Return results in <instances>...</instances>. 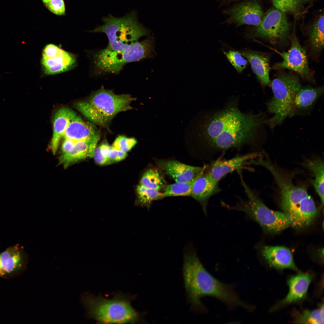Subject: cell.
<instances>
[{
    "label": "cell",
    "mask_w": 324,
    "mask_h": 324,
    "mask_svg": "<svg viewBox=\"0 0 324 324\" xmlns=\"http://www.w3.org/2000/svg\"><path fill=\"white\" fill-rule=\"evenodd\" d=\"M200 176L189 182L166 184L161 192V199L171 196H190L194 184Z\"/></svg>",
    "instance_id": "83f0119b"
},
{
    "label": "cell",
    "mask_w": 324,
    "mask_h": 324,
    "mask_svg": "<svg viewBox=\"0 0 324 324\" xmlns=\"http://www.w3.org/2000/svg\"><path fill=\"white\" fill-rule=\"evenodd\" d=\"M50 0H42V1H43V2H44V4H46V3H47V2H49V1H50Z\"/></svg>",
    "instance_id": "8d00e7d4"
},
{
    "label": "cell",
    "mask_w": 324,
    "mask_h": 324,
    "mask_svg": "<svg viewBox=\"0 0 324 324\" xmlns=\"http://www.w3.org/2000/svg\"><path fill=\"white\" fill-rule=\"evenodd\" d=\"M76 142L70 139L64 138L62 146L61 154H66L70 151L74 146Z\"/></svg>",
    "instance_id": "d590c367"
},
{
    "label": "cell",
    "mask_w": 324,
    "mask_h": 324,
    "mask_svg": "<svg viewBox=\"0 0 324 324\" xmlns=\"http://www.w3.org/2000/svg\"><path fill=\"white\" fill-rule=\"evenodd\" d=\"M263 256L272 267L278 269L290 268L297 271L292 253L283 246H266L261 249Z\"/></svg>",
    "instance_id": "ac0fdd59"
},
{
    "label": "cell",
    "mask_w": 324,
    "mask_h": 324,
    "mask_svg": "<svg viewBox=\"0 0 324 324\" xmlns=\"http://www.w3.org/2000/svg\"><path fill=\"white\" fill-rule=\"evenodd\" d=\"M227 12L228 17L226 22L238 26L246 24L257 26L260 23L263 16L260 5L254 2L240 4Z\"/></svg>",
    "instance_id": "5bb4252c"
},
{
    "label": "cell",
    "mask_w": 324,
    "mask_h": 324,
    "mask_svg": "<svg viewBox=\"0 0 324 324\" xmlns=\"http://www.w3.org/2000/svg\"><path fill=\"white\" fill-rule=\"evenodd\" d=\"M290 47L287 52H280L269 47L283 58L282 61L275 64L271 69L274 70H290L297 73L302 79L314 82V79L308 65L305 48L301 45L295 34L290 36Z\"/></svg>",
    "instance_id": "30bf717a"
},
{
    "label": "cell",
    "mask_w": 324,
    "mask_h": 324,
    "mask_svg": "<svg viewBox=\"0 0 324 324\" xmlns=\"http://www.w3.org/2000/svg\"><path fill=\"white\" fill-rule=\"evenodd\" d=\"M227 58L238 73L242 72L246 68L248 61L239 52L230 50L224 52Z\"/></svg>",
    "instance_id": "1f68e13d"
},
{
    "label": "cell",
    "mask_w": 324,
    "mask_h": 324,
    "mask_svg": "<svg viewBox=\"0 0 324 324\" xmlns=\"http://www.w3.org/2000/svg\"><path fill=\"white\" fill-rule=\"evenodd\" d=\"M135 100L129 94H116L102 86L87 100L77 103L76 106L91 122L106 128L118 113L132 109L131 103Z\"/></svg>",
    "instance_id": "3957f363"
},
{
    "label": "cell",
    "mask_w": 324,
    "mask_h": 324,
    "mask_svg": "<svg viewBox=\"0 0 324 324\" xmlns=\"http://www.w3.org/2000/svg\"><path fill=\"white\" fill-rule=\"evenodd\" d=\"M323 92L322 86L313 87L302 85L294 97L292 116L305 115L310 113Z\"/></svg>",
    "instance_id": "2e32d148"
},
{
    "label": "cell",
    "mask_w": 324,
    "mask_h": 324,
    "mask_svg": "<svg viewBox=\"0 0 324 324\" xmlns=\"http://www.w3.org/2000/svg\"><path fill=\"white\" fill-rule=\"evenodd\" d=\"M260 152H254L228 160H217L212 163L207 171L212 178L218 183L228 173L235 170L248 169L246 166L248 162L257 157Z\"/></svg>",
    "instance_id": "9a60e30c"
},
{
    "label": "cell",
    "mask_w": 324,
    "mask_h": 324,
    "mask_svg": "<svg viewBox=\"0 0 324 324\" xmlns=\"http://www.w3.org/2000/svg\"><path fill=\"white\" fill-rule=\"evenodd\" d=\"M235 101L198 118L189 132L211 152L256 144L266 120L261 114L243 112Z\"/></svg>",
    "instance_id": "6da1fadb"
},
{
    "label": "cell",
    "mask_w": 324,
    "mask_h": 324,
    "mask_svg": "<svg viewBox=\"0 0 324 324\" xmlns=\"http://www.w3.org/2000/svg\"><path fill=\"white\" fill-rule=\"evenodd\" d=\"M301 0L302 1H305V2H308V1H310L311 0Z\"/></svg>",
    "instance_id": "74e56055"
},
{
    "label": "cell",
    "mask_w": 324,
    "mask_h": 324,
    "mask_svg": "<svg viewBox=\"0 0 324 324\" xmlns=\"http://www.w3.org/2000/svg\"><path fill=\"white\" fill-rule=\"evenodd\" d=\"M127 156V152H123L111 147L108 154L110 164L121 161Z\"/></svg>",
    "instance_id": "e575fe53"
},
{
    "label": "cell",
    "mask_w": 324,
    "mask_h": 324,
    "mask_svg": "<svg viewBox=\"0 0 324 324\" xmlns=\"http://www.w3.org/2000/svg\"><path fill=\"white\" fill-rule=\"evenodd\" d=\"M182 271L187 300L192 310H206L201 299L207 296L215 297L230 307H246L247 303L240 298L233 286L222 283L212 276L195 252L184 254Z\"/></svg>",
    "instance_id": "7a4b0ae2"
},
{
    "label": "cell",
    "mask_w": 324,
    "mask_h": 324,
    "mask_svg": "<svg viewBox=\"0 0 324 324\" xmlns=\"http://www.w3.org/2000/svg\"><path fill=\"white\" fill-rule=\"evenodd\" d=\"M137 197L135 205L146 207L149 210L153 202L161 199V192L147 187L140 184L136 187Z\"/></svg>",
    "instance_id": "4316f807"
},
{
    "label": "cell",
    "mask_w": 324,
    "mask_h": 324,
    "mask_svg": "<svg viewBox=\"0 0 324 324\" xmlns=\"http://www.w3.org/2000/svg\"><path fill=\"white\" fill-rule=\"evenodd\" d=\"M27 255L19 244L7 248L0 253V278L10 279L17 277L26 270Z\"/></svg>",
    "instance_id": "7c38bea8"
},
{
    "label": "cell",
    "mask_w": 324,
    "mask_h": 324,
    "mask_svg": "<svg viewBox=\"0 0 324 324\" xmlns=\"http://www.w3.org/2000/svg\"><path fill=\"white\" fill-rule=\"evenodd\" d=\"M45 4L50 11L55 14L63 15L65 13L63 0H50Z\"/></svg>",
    "instance_id": "836d02e7"
},
{
    "label": "cell",
    "mask_w": 324,
    "mask_h": 324,
    "mask_svg": "<svg viewBox=\"0 0 324 324\" xmlns=\"http://www.w3.org/2000/svg\"><path fill=\"white\" fill-rule=\"evenodd\" d=\"M111 148L108 142H103L97 146L94 152L93 157L95 162L100 165L110 164L108 154Z\"/></svg>",
    "instance_id": "4dcf8cb0"
},
{
    "label": "cell",
    "mask_w": 324,
    "mask_h": 324,
    "mask_svg": "<svg viewBox=\"0 0 324 324\" xmlns=\"http://www.w3.org/2000/svg\"><path fill=\"white\" fill-rule=\"evenodd\" d=\"M153 39L149 37L137 41L128 50L122 52L106 48L98 51L94 56V67L99 73L118 74L127 63L153 57L155 54Z\"/></svg>",
    "instance_id": "ba28073f"
},
{
    "label": "cell",
    "mask_w": 324,
    "mask_h": 324,
    "mask_svg": "<svg viewBox=\"0 0 324 324\" xmlns=\"http://www.w3.org/2000/svg\"><path fill=\"white\" fill-rule=\"evenodd\" d=\"M250 63L254 72L263 86H270V55L268 53L250 50L240 52Z\"/></svg>",
    "instance_id": "ffe728a7"
},
{
    "label": "cell",
    "mask_w": 324,
    "mask_h": 324,
    "mask_svg": "<svg viewBox=\"0 0 324 324\" xmlns=\"http://www.w3.org/2000/svg\"><path fill=\"white\" fill-rule=\"evenodd\" d=\"M41 62L44 73L53 75L72 69L76 65V61L72 54L50 44L43 50Z\"/></svg>",
    "instance_id": "8fae6325"
},
{
    "label": "cell",
    "mask_w": 324,
    "mask_h": 324,
    "mask_svg": "<svg viewBox=\"0 0 324 324\" xmlns=\"http://www.w3.org/2000/svg\"><path fill=\"white\" fill-rule=\"evenodd\" d=\"M312 275L308 273H300L288 279V293L280 302L281 305L298 302L304 298L307 294Z\"/></svg>",
    "instance_id": "44dd1931"
},
{
    "label": "cell",
    "mask_w": 324,
    "mask_h": 324,
    "mask_svg": "<svg viewBox=\"0 0 324 324\" xmlns=\"http://www.w3.org/2000/svg\"><path fill=\"white\" fill-rule=\"evenodd\" d=\"M100 134L98 130L93 124L84 121L77 116L70 122L63 137L77 141L92 138Z\"/></svg>",
    "instance_id": "603a6c76"
},
{
    "label": "cell",
    "mask_w": 324,
    "mask_h": 324,
    "mask_svg": "<svg viewBox=\"0 0 324 324\" xmlns=\"http://www.w3.org/2000/svg\"><path fill=\"white\" fill-rule=\"evenodd\" d=\"M149 168L143 174L140 184L162 192L166 184L161 170L158 167Z\"/></svg>",
    "instance_id": "484cf974"
},
{
    "label": "cell",
    "mask_w": 324,
    "mask_h": 324,
    "mask_svg": "<svg viewBox=\"0 0 324 324\" xmlns=\"http://www.w3.org/2000/svg\"><path fill=\"white\" fill-rule=\"evenodd\" d=\"M290 26L285 13L276 9L263 16L260 23L248 36L265 40L274 46L283 47L290 40Z\"/></svg>",
    "instance_id": "9c48e42d"
},
{
    "label": "cell",
    "mask_w": 324,
    "mask_h": 324,
    "mask_svg": "<svg viewBox=\"0 0 324 324\" xmlns=\"http://www.w3.org/2000/svg\"><path fill=\"white\" fill-rule=\"evenodd\" d=\"M137 141L134 138H128L120 135L114 141L112 148L126 152L130 150L136 144Z\"/></svg>",
    "instance_id": "d6a6232c"
},
{
    "label": "cell",
    "mask_w": 324,
    "mask_h": 324,
    "mask_svg": "<svg viewBox=\"0 0 324 324\" xmlns=\"http://www.w3.org/2000/svg\"><path fill=\"white\" fill-rule=\"evenodd\" d=\"M100 137L99 135L92 138L76 141L70 151L61 155L59 164H62L64 168H66L74 162L87 158H92Z\"/></svg>",
    "instance_id": "d6986e66"
},
{
    "label": "cell",
    "mask_w": 324,
    "mask_h": 324,
    "mask_svg": "<svg viewBox=\"0 0 324 324\" xmlns=\"http://www.w3.org/2000/svg\"><path fill=\"white\" fill-rule=\"evenodd\" d=\"M102 25L92 32L105 33L109 43L106 48L111 51L122 52L128 49L150 30L138 21L136 12L133 11L124 16L116 17L110 14L102 19Z\"/></svg>",
    "instance_id": "5b68a950"
},
{
    "label": "cell",
    "mask_w": 324,
    "mask_h": 324,
    "mask_svg": "<svg viewBox=\"0 0 324 324\" xmlns=\"http://www.w3.org/2000/svg\"><path fill=\"white\" fill-rule=\"evenodd\" d=\"M297 321L302 323L323 324V304L318 309L305 310L298 316Z\"/></svg>",
    "instance_id": "f1b7e54d"
},
{
    "label": "cell",
    "mask_w": 324,
    "mask_h": 324,
    "mask_svg": "<svg viewBox=\"0 0 324 324\" xmlns=\"http://www.w3.org/2000/svg\"><path fill=\"white\" fill-rule=\"evenodd\" d=\"M76 112L66 107L60 108L55 113L53 120V134L50 148L55 154L58 148L60 140L70 122L77 116Z\"/></svg>",
    "instance_id": "7402d4cb"
},
{
    "label": "cell",
    "mask_w": 324,
    "mask_h": 324,
    "mask_svg": "<svg viewBox=\"0 0 324 324\" xmlns=\"http://www.w3.org/2000/svg\"><path fill=\"white\" fill-rule=\"evenodd\" d=\"M324 15L320 16L311 27L308 39L310 54L317 57L324 48Z\"/></svg>",
    "instance_id": "d4e9b609"
},
{
    "label": "cell",
    "mask_w": 324,
    "mask_h": 324,
    "mask_svg": "<svg viewBox=\"0 0 324 324\" xmlns=\"http://www.w3.org/2000/svg\"><path fill=\"white\" fill-rule=\"evenodd\" d=\"M238 173L247 199H240L235 206H227L228 208L244 212L250 218L258 223L267 233H279L290 226V220L284 213L267 207L244 182L241 172Z\"/></svg>",
    "instance_id": "52a82bcc"
},
{
    "label": "cell",
    "mask_w": 324,
    "mask_h": 324,
    "mask_svg": "<svg viewBox=\"0 0 324 324\" xmlns=\"http://www.w3.org/2000/svg\"><path fill=\"white\" fill-rule=\"evenodd\" d=\"M154 161L157 166L176 182L190 181L203 173L208 166H191L175 160L156 159Z\"/></svg>",
    "instance_id": "4fadbf2b"
},
{
    "label": "cell",
    "mask_w": 324,
    "mask_h": 324,
    "mask_svg": "<svg viewBox=\"0 0 324 324\" xmlns=\"http://www.w3.org/2000/svg\"><path fill=\"white\" fill-rule=\"evenodd\" d=\"M302 165L311 173L314 178L311 183L318 195L321 205H324V161L319 156H314L304 159Z\"/></svg>",
    "instance_id": "cb8c5ba5"
},
{
    "label": "cell",
    "mask_w": 324,
    "mask_h": 324,
    "mask_svg": "<svg viewBox=\"0 0 324 324\" xmlns=\"http://www.w3.org/2000/svg\"><path fill=\"white\" fill-rule=\"evenodd\" d=\"M80 299L88 317L101 323H132L141 320V315L132 307L129 298L124 296L107 299L85 293Z\"/></svg>",
    "instance_id": "277c9868"
},
{
    "label": "cell",
    "mask_w": 324,
    "mask_h": 324,
    "mask_svg": "<svg viewBox=\"0 0 324 324\" xmlns=\"http://www.w3.org/2000/svg\"><path fill=\"white\" fill-rule=\"evenodd\" d=\"M276 8L284 13H296L299 10L301 0H272Z\"/></svg>",
    "instance_id": "f546056e"
},
{
    "label": "cell",
    "mask_w": 324,
    "mask_h": 324,
    "mask_svg": "<svg viewBox=\"0 0 324 324\" xmlns=\"http://www.w3.org/2000/svg\"><path fill=\"white\" fill-rule=\"evenodd\" d=\"M302 85L298 77L290 72L280 71L271 81L273 96L266 106L268 111L273 116L266 121L271 128L292 117L294 97Z\"/></svg>",
    "instance_id": "8992f818"
},
{
    "label": "cell",
    "mask_w": 324,
    "mask_h": 324,
    "mask_svg": "<svg viewBox=\"0 0 324 324\" xmlns=\"http://www.w3.org/2000/svg\"><path fill=\"white\" fill-rule=\"evenodd\" d=\"M218 183L206 170L194 184L190 196L200 204L205 214L208 200L220 190Z\"/></svg>",
    "instance_id": "e0dca14e"
}]
</instances>
